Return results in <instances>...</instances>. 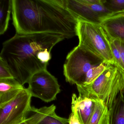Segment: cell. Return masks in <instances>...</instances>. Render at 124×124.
I'll return each mask as SVG.
<instances>
[{
	"mask_svg": "<svg viewBox=\"0 0 124 124\" xmlns=\"http://www.w3.org/2000/svg\"><path fill=\"white\" fill-rule=\"evenodd\" d=\"M97 100L75 93L72 96L71 111L81 124H88Z\"/></svg>",
	"mask_w": 124,
	"mask_h": 124,
	"instance_id": "9",
	"label": "cell"
},
{
	"mask_svg": "<svg viewBox=\"0 0 124 124\" xmlns=\"http://www.w3.org/2000/svg\"><path fill=\"white\" fill-rule=\"evenodd\" d=\"M25 88L14 78L0 79V107L13 99Z\"/></svg>",
	"mask_w": 124,
	"mask_h": 124,
	"instance_id": "11",
	"label": "cell"
},
{
	"mask_svg": "<svg viewBox=\"0 0 124 124\" xmlns=\"http://www.w3.org/2000/svg\"><path fill=\"white\" fill-rule=\"evenodd\" d=\"M78 46L104 62L116 65L108 35L101 24L79 20Z\"/></svg>",
	"mask_w": 124,
	"mask_h": 124,
	"instance_id": "4",
	"label": "cell"
},
{
	"mask_svg": "<svg viewBox=\"0 0 124 124\" xmlns=\"http://www.w3.org/2000/svg\"><path fill=\"white\" fill-rule=\"evenodd\" d=\"M109 64L103 62L98 66L91 69L87 74L83 83L82 85L77 86H85L90 85L106 70Z\"/></svg>",
	"mask_w": 124,
	"mask_h": 124,
	"instance_id": "15",
	"label": "cell"
},
{
	"mask_svg": "<svg viewBox=\"0 0 124 124\" xmlns=\"http://www.w3.org/2000/svg\"><path fill=\"white\" fill-rule=\"evenodd\" d=\"M14 78L8 67L5 62L0 58V79Z\"/></svg>",
	"mask_w": 124,
	"mask_h": 124,
	"instance_id": "18",
	"label": "cell"
},
{
	"mask_svg": "<svg viewBox=\"0 0 124 124\" xmlns=\"http://www.w3.org/2000/svg\"><path fill=\"white\" fill-rule=\"evenodd\" d=\"M101 24L110 39L124 40V13L108 17Z\"/></svg>",
	"mask_w": 124,
	"mask_h": 124,
	"instance_id": "10",
	"label": "cell"
},
{
	"mask_svg": "<svg viewBox=\"0 0 124 124\" xmlns=\"http://www.w3.org/2000/svg\"><path fill=\"white\" fill-rule=\"evenodd\" d=\"M12 11V0H0V35L7 31Z\"/></svg>",
	"mask_w": 124,
	"mask_h": 124,
	"instance_id": "14",
	"label": "cell"
},
{
	"mask_svg": "<svg viewBox=\"0 0 124 124\" xmlns=\"http://www.w3.org/2000/svg\"><path fill=\"white\" fill-rule=\"evenodd\" d=\"M32 97L27 88L0 107V124H19L25 120L31 110Z\"/></svg>",
	"mask_w": 124,
	"mask_h": 124,
	"instance_id": "7",
	"label": "cell"
},
{
	"mask_svg": "<svg viewBox=\"0 0 124 124\" xmlns=\"http://www.w3.org/2000/svg\"><path fill=\"white\" fill-rule=\"evenodd\" d=\"M109 109L105 103L97 100L95 107L88 124H109Z\"/></svg>",
	"mask_w": 124,
	"mask_h": 124,
	"instance_id": "13",
	"label": "cell"
},
{
	"mask_svg": "<svg viewBox=\"0 0 124 124\" xmlns=\"http://www.w3.org/2000/svg\"><path fill=\"white\" fill-rule=\"evenodd\" d=\"M12 13L17 34L46 33L65 39L77 36L79 20L63 0H12Z\"/></svg>",
	"mask_w": 124,
	"mask_h": 124,
	"instance_id": "1",
	"label": "cell"
},
{
	"mask_svg": "<svg viewBox=\"0 0 124 124\" xmlns=\"http://www.w3.org/2000/svg\"><path fill=\"white\" fill-rule=\"evenodd\" d=\"M69 124H81L78 119L74 114L71 112L69 118Z\"/></svg>",
	"mask_w": 124,
	"mask_h": 124,
	"instance_id": "20",
	"label": "cell"
},
{
	"mask_svg": "<svg viewBox=\"0 0 124 124\" xmlns=\"http://www.w3.org/2000/svg\"><path fill=\"white\" fill-rule=\"evenodd\" d=\"M38 124H69V119L58 116L54 111L47 115Z\"/></svg>",
	"mask_w": 124,
	"mask_h": 124,
	"instance_id": "17",
	"label": "cell"
},
{
	"mask_svg": "<svg viewBox=\"0 0 124 124\" xmlns=\"http://www.w3.org/2000/svg\"><path fill=\"white\" fill-rule=\"evenodd\" d=\"M64 39L53 34L16 33L3 43L0 58L7 64L14 78L24 85L35 74L47 69L53 48Z\"/></svg>",
	"mask_w": 124,
	"mask_h": 124,
	"instance_id": "2",
	"label": "cell"
},
{
	"mask_svg": "<svg viewBox=\"0 0 124 124\" xmlns=\"http://www.w3.org/2000/svg\"><path fill=\"white\" fill-rule=\"evenodd\" d=\"M103 62L78 46L68 54L63 65L66 81L72 85H82L90 70Z\"/></svg>",
	"mask_w": 124,
	"mask_h": 124,
	"instance_id": "5",
	"label": "cell"
},
{
	"mask_svg": "<svg viewBox=\"0 0 124 124\" xmlns=\"http://www.w3.org/2000/svg\"><path fill=\"white\" fill-rule=\"evenodd\" d=\"M66 8L78 20L101 24L113 16L102 0H63Z\"/></svg>",
	"mask_w": 124,
	"mask_h": 124,
	"instance_id": "6",
	"label": "cell"
},
{
	"mask_svg": "<svg viewBox=\"0 0 124 124\" xmlns=\"http://www.w3.org/2000/svg\"><path fill=\"white\" fill-rule=\"evenodd\" d=\"M27 89L32 97L47 103L55 100L61 92L58 79L47 69L35 74L28 82Z\"/></svg>",
	"mask_w": 124,
	"mask_h": 124,
	"instance_id": "8",
	"label": "cell"
},
{
	"mask_svg": "<svg viewBox=\"0 0 124 124\" xmlns=\"http://www.w3.org/2000/svg\"><path fill=\"white\" fill-rule=\"evenodd\" d=\"M123 93H124V87H123Z\"/></svg>",
	"mask_w": 124,
	"mask_h": 124,
	"instance_id": "22",
	"label": "cell"
},
{
	"mask_svg": "<svg viewBox=\"0 0 124 124\" xmlns=\"http://www.w3.org/2000/svg\"><path fill=\"white\" fill-rule=\"evenodd\" d=\"M19 124H28V122H27V121H26V119H25V120L23 121L21 123H19Z\"/></svg>",
	"mask_w": 124,
	"mask_h": 124,
	"instance_id": "21",
	"label": "cell"
},
{
	"mask_svg": "<svg viewBox=\"0 0 124 124\" xmlns=\"http://www.w3.org/2000/svg\"><path fill=\"white\" fill-rule=\"evenodd\" d=\"M124 85V71L110 64L92 83L77 87L79 95L102 101L109 109L119 93H123Z\"/></svg>",
	"mask_w": 124,
	"mask_h": 124,
	"instance_id": "3",
	"label": "cell"
},
{
	"mask_svg": "<svg viewBox=\"0 0 124 124\" xmlns=\"http://www.w3.org/2000/svg\"><path fill=\"white\" fill-rule=\"evenodd\" d=\"M105 7L113 15L124 13V0H102Z\"/></svg>",
	"mask_w": 124,
	"mask_h": 124,
	"instance_id": "16",
	"label": "cell"
},
{
	"mask_svg": "<svg viewBox=\"0 0 124 124\" xmlns=\"http://www.w3.org/2000/svg\"><path fill=\"white\" fill-rule=\"evenodd\" d=\"M124 93L120 92L109 109V124H124Z\"/></svg>",
	"mask_w": 124,
	"mask_h": 124,
	"instance_id": "12",
	"label": "cell"
},
{
	"mask_svg": "<svg viewBox=\"0 0 124 124\" xmlns=\"http://www.w3.org/2000/svg\"><path fill=\"white\" fill-rule=\"evenodd\" d=\"M110 39L113 40V42H114L118 48V50L119 51L121 60L124 67V40Z\"/></svg>",
	"mask_w": 124,
	"mask_h": 124,
	"instance_id": "19",
	"label": "cell"
}]
</instances>
